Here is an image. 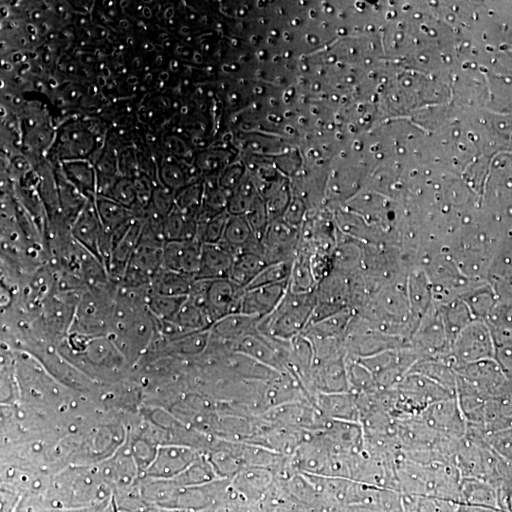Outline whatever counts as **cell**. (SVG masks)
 Segmentation results:
<instances>
[{"instance_id":"obj_4","label":"cell","mask_w":512,"mask_h":512,"mask_svg":"<svg viewBox=\"0 0 512 512\" xmlns=\"http://www.w3.org/2000/svg\"><path fill=\"white\" fill-rule=\"evenodd\" d=\"M131 353L165 391H181L190 382V349L177 330L169 327L133 330Z\"/></svg>"},{"instance_id":"obj_9","label":"cell","mask_w":512,"mask_h":512,"mask_svg":"<svg viewBox=\"0 0 512 512\" xmlns=\"http://www.w3.org/2000/svg\"><path fill=\"white\" fill-rule=\"evenodd\" d=\"M327 492V486L285 475L281 469L279 486L266 512H327Z\"/></svg>"},{"instance_id":"obj_5","label":"cell","mask_w":512,"mask_h":512,"mask_svg":"<svg viewBox=\"0 0 512 512\" xmlns=\"http://www.w3.org/2000/svg\"><path fill=\"white\" fill-rule=\"evenodd\" d=\"M283 461V448L275 444H264L255 465L226 497L222 512H266L279 486Z\"/></svg>"},{"instance_id":"obj_1","label":"cell","mask_w":512,"mask_h":512,"mask_svg":"<svg viewBox=\"0 0 512 512\" xmlns=\"http://www.w3.org/2000/svg\"><path fill=\"white\" fill-rule=\"evenodd\" d=\"M147 473L184 512H203L202 497L209 459L198 439L192 414L171 408L143 452Z\"/></svg>"},{"instance_id":"obj_3","label":"cell","mask_w":512,"mask_h":512,"mask_svg":"<svg viewBox=\"0 0 512 512\" xmlns=\"http://www.w3.org/2000/svg\"><path fill=\"white\" fill-rule=\"evenodd\" d=\"M511 480V467L499 446L467 440L454 446L448 473L439 488L473 511L484 503L501 501Z\"/></svg>"},{"instance_id":"obj_11","label":"cell","mask_w":512,"mask_h":512,"mask_svg":"<svg viewBox=\"0 0 512 512\" xmlns=\"http://www.w3.org/2000/svg\"><path fill=\"white\" fill-rule=\"evenodd\" d=\"M471 512H512V505L501 503V501H492V503H484V505L476 507Z\"/></svg>"},{"instance_id":"obj_2","label":"cell","mask_w":512,"mask_h":512,"mask_svg":"<svg viewBox=\"0 0 512 512\" xmlns=\"http://www.w3.org/2000/svg\"><path fill=\"white\" fill-rule=\"evenodd\" d=\"M190 414L203 452L215 467L234 461L264 442L255 416L219 395H198Z\"/></svg>"},{"instance_id":"obj_6","label":"cell","mask_w":512,"mask_h":512,"mask_svg":"<svg viewBox=\"0 0 512 512\" xmlns=\"http://www.w3.org/2000/svg\"><path fill=\"white\" fill-rule=\"evenodd\" d=\"M403 484L389 480H357L330 484L327 512H403Z\"/></svg>"},{"instance_id":"obj_7","label":"cell","mask_w":512,"mask_h":512,"mask_svg":"<svg viewBox=\"0 0 512 512\" xmlns=\"http://www.w3.org/2000/svg\"><path fill=\"white\" fill-rule=\"evenodd\" d=\"M454 446L444 440H421L397 463V480L404 488L431 490L444 482Z\"/></svg>"},{"instance_id":"obj_10","label":"cell","mask_w":512,"mask_h":512,"mask_svg":"<svg viewBox=\"0 0 512 512\" xmlns=\"http://www.w3.org/2000/svg\"><path fill=\"white\" fill-rule=\"evenodd\" d=\"M403 512H471L444 488L404 490Z\"/></svg>"},{"instance_id":"obj_8","label":"cell","mask_w":512,"mask_h":512,"mask_svg":"<svg viewBox=\"0 0 512 512\" xmlns=\"http://www.w3.org/2000/svg\"><path fill=\"white\" fill-rule=\"evenodd\" d=\"M226 374V393L219 397L236 404L251 416H258L264 408H268L274 382L266 366L255 359H247L228 366Z\"/></svg>"}]
</instances>
